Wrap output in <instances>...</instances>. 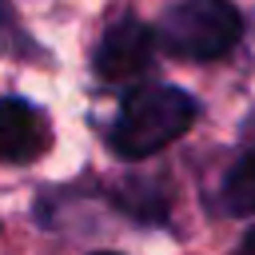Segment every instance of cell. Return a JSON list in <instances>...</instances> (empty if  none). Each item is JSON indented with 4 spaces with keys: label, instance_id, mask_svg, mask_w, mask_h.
<instances>
[{
    "label": "cell",
    "instance_id": "1",
    "mask_svg": "<svg viewBox=\"0 0 255 255\" xmlns=\"http://www.w3.org/2000/svg\"><path fill=\"white\" fill-rule=\"evenodd\" d=\"M199 120V100L175 84H147L128 92L120 104L112 128H108V147L120 159H147L175 143L191 124Z\"/></svg>",
    "mask_w": 255,
    "mask_h": 255
},
{
    "label": "cell",
    "instance_id": "2",
    "mask_svg": "<svg viewBox=\"0 0 255 255\" xmlns=\"http://www.w3.org/2000/svg\"><path fill=\"white\" fill-rule=\"evenodd\" d=\"M159 48L179 60H223L243 36V16L231 0H175L155 24Z\"/></svg>",
    "mask_w": 255,
    "mask_h": 255
},
{
    "label": "cell",
    "instance_id": "3",
    "mask_svg": "<svg viewBox=\"0 0 255 255\" xmlns=\"http://www.w3.org/2000/svg\"><path fill=\"white\" fill-rule=\"evenodd\" d=\"M155 44H159V36H155L151 24H143L135 16H124L100 36V44L92 52V68L104 84H128V80L147 72Z\"/></svg>",
    "mask_w": 255,
    "mask_h": 255
},
{
    "label": "cell",
    "instance_id": "4",
    "mask_svg": "<svg viewBox=\"0 0 255 255\" xmlns=\"http://www.w3.org/2000/svg\"><path fill=\"white\" fill-rule=\"evenodd\" d=\"M48 143H52L48 116L20 96H0V159L32 163L48 151Z\"/></svg>",
    "mask_w": 255,
    "mask_h": 255
},
{
    "label": "cell",
    "instance_id": "5",
    "mask_svg": "<svg viewBox=\"0 0 255 255\" xmlns=\"http://www.w3.org/2000/svg\"><path fill=\"white\" fill-rule=\"evenodd\" d=\"M223 207L231 215H255V147L223 175Z\"/></svg>",
    "mask_w": 255,
    "mask_h": 255
},
{
    "label": "cell",
    "instance_id": "6",
    "mask_svg": "<svg viewBox=\"0 0 255 255\" xmlns=\"http://www.w3.org/2000/svg\"><path fill=\"white\" fill-rule=\"evenodd\" d=\"M36 52H40V48H36V44L28 40V32L20 28L12 4L0 0V56H20V60H28V56H36Z\"/></svg>",
    "mask_w": 255,
    "mask_h": 255
},
{
    "label": "cell",
    "instance_id": "7",
    "mask_svg": "<svg viewBox=\"0 0 255 255\" xmlns=\"http://www.w3.org/2000/svg\"><path fill=\"white\" fill-rule=\"evenodd\" d=\"M239 251H255V231H247V235L239 239Z\"/></svg>",
    "mask_w": 255,
    "mask_h": 255
}]
</instances>
